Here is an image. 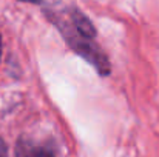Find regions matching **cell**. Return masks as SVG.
Masks as SVG:
<instances>
[{
	"mask_svg": "<svg viewBox=\"0 0 159 157\" xmlns=\"http://www.w3.org/2000/svg\"><path fill=\"white\" fill-rule=\"evenodd\" d=\"M47 15L73 51L93 65L101 76L110 74L108 57L96 43V29L84 12L70 6L65 11H48Z\"/></svg>",
	"mask_w": 159,
	"mask_h": 157,
	"instance_id": "obj_1",
	"label": "cell"
},
{
	"mask_svg": "<svg viewBox=\"0 0 159 157\" xmlns=\"http://www.w3.org/2000/svg\"><path fill=\"white\" fill-rule=\"evenodd\" d=\"M16 157H57V143L50 137L22 136L16 145Z\"/></svg>",
	"mask_w": 159,
	"mask_h": 157,
	"instance_id": "obj_2",
	"label": "cell"
},
{
	"mask_svg": "<svg viewBox=\"0 0 159 157\" xmlns=\"http://www.w3.org/2000/svg\"><path fill=\"white\" fill-rule=\"evenodd\" d=\"M0 157H8V153H6V146H5L3 140H0Z\"/></svg>",
	"mask_w": 159,
	"mask_h": 157,
	"instance_id": "obj_3",
	"label": "cell"
},
{
	"mask_svg": "<svg viewBox=\"0 0 159 157\" xmlns=\"http://www.w3.org/2000/svg\"><path fill=\"white\" fill-rule=\"evenodd\" d=\"M19 2H25V3H34V5H42L43 0H19Z\"/></svg>",
	"mask_w": 159,
	"mask_h": 157,
	"instance_id": "obj_4",
	"label": "cell"
},
{
	"mask_svg": "<svg viewBox=\"0 0 159 157\" xmlns=\"http://www.w3.org/2000/svg\"><path fill=\"white\" fill-rule=\"evenodd\" d=\"M0 54H2V39H0Z\"/></svg>",
	"mask_w": 159,
	"mask_h": 157,
	"instance_id": "obj_5",
	"label": "cell"
}]
</instances>
